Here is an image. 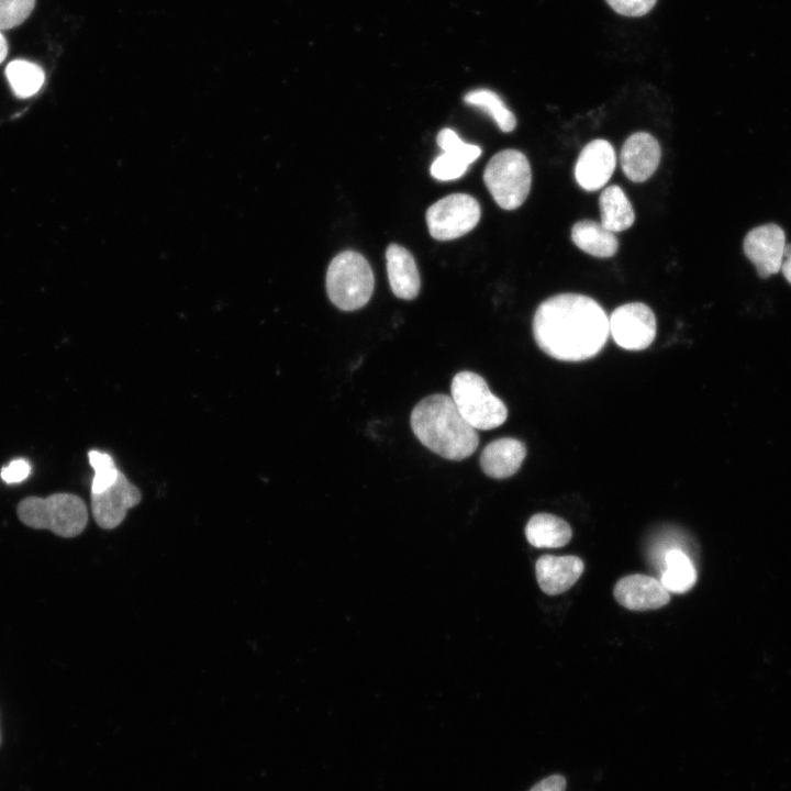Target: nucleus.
I'll list each match as a JSON object with an SVG mask.
<instances>
[{"instance_id": "9b49d317", "label": "nucleus", "mask_w": 791, "mask_h": 791, "mask_svg": "<svg viewBox=\"0 0 791 791\" xmlns=\"http://www.w3.org/2000/svg\"><path fill=\"white\" fill-rule=\"evenodd\" d=\"M616 166L612 144L602 138L588 143L579 154L575 166V178L587 191H597L610 180Z\"/></svg>"}, {"instance_id": "2f4dec72", "label": "nucleus", "mask_w": 791, "mask_h": 791, "mask_svg": "<svg viewBox=\"0 0 791 791\" xmlns=\"http://www.w3.org/2000/svg\"><path fill=\"white\" fill-rule=\"evenodd\" d=\"M783 256L787 258L791 256V244L784 245Z\"/></svg>"}, {"instance_id": "423d86ee", "label": "nucleus", "mask_w": 791, "mask_h": 791, "mask_svg": "<svg viewBox=\"0 0 791 791\" xmlns=\"http://www.w3.org/2000/svg\"><path fill=\"white\" fill-rule=\"evenodd\" d=\"M483 180L499 207L514 210L522 205L531 189L530 163L517 149L501 151L487 164Z\"/></svg>"}, {"instance_id": "f3484780", "label": "nucleus", "mask_w": 791, "mask_h": 791, "mask_svg": "<svg viewBox=\"0 0 791 791\" xmlns=\"http://www.w3.org/2000/svg\"><path fill=\"white\" fill-rule=\"evenodd\" d=\"M525 536L534 547L558 548L570 542L572 531L564 519L548 513H537L528 520Z\"/></svg>"}, {"instance_id": "f03ea898", "label": "nucleus", "mask_w": 791, "mask_h": 791, "mask_svg": "<svg viewBox=\"0 0 791 791\" xmlns=\"http://www.w3.org/2000/svg\"><path fill=\"white\" fill-rule=\"evenodd\" d=\"M411 427L430 450L450 460H463L479 444L477 430L459 413L450 396L437 393L421 400L412 410Z\"/></svg>"}, {"instance_id": "b1692460", "label": "nucleus", "mask_w": 791, "mask_h": 791, "mask_svg": "<svg viewBox=\"0 0 791 791\" xmlns=\"http://www.w3.org/2000/svg\"><path fill=\"white\" fill-rule=\"evenodd\" d=\"M437 144L444 153L458 157L467 164L474 163L481 154L479 146L463 142L450 129H443L438 132Z\"/></svg>"}, {"instance_id": "6e6552de", "label": "nucleus", "mask_w": 791, "mask_h": 791, "mask_svg": "<svg viewBox=\"0 0 791 791\" xmlns=\"http://www.w3.org/2000/svg\"><path fill=\"white\" fill-rule=\"evenodd\" d=\"M609 333L624 349H645L656 336L655 314L647 304L642 302L620 305L609 317Z\"/></svg>"}, {"instance_id": "7ed1b4c3", "label": "nucleus", "mask_w": 791, "mask_h": 791, "mask_svg": "<svg viewBox=\"0 0 791 791\" xmlns=\"http://www.w3.org/2000/svg\"><path fill=\"white\" fill-rule=\"evenodd\" d=\"M18 516L25 525L48 530L62 537H75L88 522L87 505L73 493L59 492L46 498L27 497L20 501Z\"/></svg>"}, {"instance_id": "dca6fc26", "label": "nucleus", "mask_w": 791, "mask_h": 791, "mask_svg": "<svg viewBox=\"0 0 791 791\" xmlns=\"http://www.w3.org/2000/svg\"><path fill=\"white\" fill-rule=\"evenodd\" d=\"M387 272L393 294L400 299H414L421 288L420 274L411 253L398 244L386 252Z\"/></svg>"}, {"instance_id": "1a4fd4ad", "label": "nucleus", "mask_w": 791, "mask_h": 791, "mask_svg": "<svg viewBox=\"0 0 791 791\" xmlns=\"http://www.w3.org/2000/svg\"><path fill=\"white\" fill-rule=\"evenodd\" d=\"M140 489L120 471L116 480L107 489L91 493V510L97 524L107 530L120 525L129 509L141 502Z\"/></svg>"}, {"instance_id": "20e7f679", "label": "nucleus", "mask_w": 791, "mask_h": 791, "mask_svg": "<svg viewBox=\"0 0 791 791\" xmlns=\"http://www.w3.org/2000/svg\"><path fill=\"white\" fill-rule=\"evenodd\" d=\"M375 278L367 259L359 253L345 250L336 255L326 272L330 300L343 311L363 308L370 299Z\"/></svg>"}, {"instance_id": "39448f33", "label": "nucleus", "mask_w": 791, "mask_h": 791, "mask_svg": "<svg viewBox=\"0 0 791 791\" xmlns=\"http://www.w3.org/2000/svg\"><path fill=\"white\" fill-rule=\"evenodd\" d=\"M452 399L461 416L476 430H492L508 417L505 404L494 396L486 380L472 371H460L453 378Z\"/></svg>"}, {"instance_id": "4468645a", "label": "nucleus", "mask_w": 791, "mask_h": 791, "mask_svg": "<svg viewBox=\"0 0 791 791\" xmlns=\"http://www.w3.org/2000/svg\"><path fill=\"white\" fill-rule=\"evenodd\" d=\"M584 569L577 556H541L535 562L536 580L548 595H557L570 589Z\"/></svg>"}, {"instance_id": "a878e982", "label": "nucleus", "mask_w": 791, "mask_h": 791, "mask_svg": "<svg viewBox=\"0 0 791 791\" xmlns=\"http://www.w3.org/2000/svg\"><path fill=\"white\" fill-rule=\"evenodd\" d=\"M469 164L465 160L443 153L437 156L431 165L432 176L441 181L455 180L460 178L468 169Z\"/></svg>"}, {"instance_id": "6ab92c4d", "label": "nucleus", "mask_w": 791, "mask_h": 791, "mask_svg": "<svg viewBox=\"0 0 791 791\" xmlns=\"http://www.w3.org/2000/svg\"><path fill=\"white\" fill-rule=\"evenodd\" d=\"M599 208L601 224L613 233L625 231L634 224V209L617 185L609 186L601 192Z\"/></svg>"}, {"instance_id": "c756f323", "label": "nucleus", "mask_w": 791, "mask_h": 791, "mask_svg": "<svg viewBox=\"0 0 791 791\" xmlns=\"http://www.w3.org/2000/svg\"><path fill=\"white\" fill-rule=\"evenodd\" d=\"M780 270L782 271L786 279L791 283V256L788 257L784 261H782Z\"/></svg>"}, {"instance_id": "bb28decb", "label": "nucleus", "mask_w": 791, "mask_h": 791, "mask_svg": "<svg viewBox=\"0 0 791 791\" xmlns=\"http://www.w3.org/2000/svg\"><path fill=\"white\" fill-rule=\"evenodd\" d=\"M619 14L625 16H642L647 14L657 0H605Z\"/></svg>"}, {"instance_id": "ddd939ff", "label": "nucleus", "mask_w": 791, "mask_h": 791, "mask_svg": "<svg viewBox=\"0 0 791 791\" xmlns=\"http://www.w3.org/2000/svg\"><path fill=\"white\" fill-rule=\"evenodd\" d=\"M660 157L658 141L647 132H636L624 142L620 161L623 172L630 180L643 182L656 171Z\"/></svg>"}, {"instance_id": "f257e3e1", "label": "nucleus", "mask_w": 791, "mask_h": 791, "mask_svg": "<svg viewBox=\"0 0 791 791\" xmlns=\"http://www.w3.org/2000/svg\"><path fill=\"white\" fill-rule=\"evenodd\" d=\"M538 347L562 361L594 357L609 337V317L592 298L560 293L543 301L533 319Z\"/></svg>"}, {"instance_id": "a211bd4d", "label": "nucleus", "mask_w": 791, "mask_h": 791, "mask_svg": "<svg viewBox=\"0 0 791 791\" xmlns=\"http://www.w3.org/2000/svg\"><path fill=\"white\" fill-rule=\"evenodd\" d=\"M571 239L578 248L599 258L612 257L619 248L615 233L593 220L575 223L571 227Z\"/></svg>"}, {"instance_id": "c85d7f7f", "label": "nucleus", "mask_w": 791, "mask_h": 791, "mask_svg": "<svg viewBox=\"0 0 791 791\" xmlns=\"http://www.w3.org/2000/svg\"><path fill=\"white\" fill-rule=\"evenodd\" d=\"M566 780L559 775L550 776L535 784L530 791H565Z\"/></svg>"}, {"instance_id": "f8f14e48", "label": "nucleus", "mask_w": 791, "mask_h": 791, "mask_svg": "<svg viewBox=\"0 0 791 791\" xmlns=\"http://www.w3.org/2000/svg\"><path fill=\"white\" fill-rule=\"evenodd\" d=\"M613 594L622 606L632 611L657 610L670 601L669 592L659 580L639 573L621 578Z\"/></svg>"}, {"instance_id": "9d476101", "label": "nucleus", "mask_w": 791, "mask_h": 791, "mask_svg": "<svg viewBox=\"0 0 791 791\" xmlns=\"http://www.w3.org/2000/svg\"><path fill=\"white\" fill-rule=\"evenodd\" d=\"M786 235L775 224H764L749 231L744 239V253L754 264L761 278L777 274L781 269Z\"/></svg>"}, {"instance_id": "412c9836", "label": "nucleus", "mask_w": 791, "mask_h": 791, "mask_svg": "<svg viewBox=\"0 0 791 791\" xmlns=\"http://www.w3.org/2000/svg\"><path fill=\"white\" fill-rule=\"evenodd\" d=\"M5 76L14 94L21 98L35 94L45 78L38 65L23 59L12 60L5 68Z\"/></svg>"}, {"instance_id": "4be33fe9", "label": "nucleus", "mask_w": 791, "mask_h": 791, "mask_svg": "<svg viewBox=\"0 0 791 791\" xmlns=\"http://www.w3.org/2000/svg\"><path fill=\"white\" fill-rule=\"evenodd\" d=\"M465 101L486 111L503 132H512L516 126L514 114L505 107L502 99L492 90L476 89L465 96Z\"/></svg>"}, {"instance_id": "393cba45", "label": "nucleus", "mask_w": 791, "mask_h": 791, "mask_svg": "<svg viewBox=\"0 0 791 791\" xmlns=\"http://www.w3.org/2000/svg\"><path fill=\"white\" fill-rule=\"evenodd\" d=\"M34 5L35 0H0V31L22 24Z\"/></svg>"}, {"instance_id": "cd10ccee", "label": "nucleus", "mask_w": 791, "mask_h": 791, "mask_svg": "<svg viewBox=\"0 0 791 791\" xmlns=\"http://www.w3.org/2000/svg\"><path fill=\"white\" fill-rule=\"evenodd\" d=\"M30 472V463L26 459L18 458L1 469L0 477L7 483H18L25 480Z\"/></svg>"}, {"instance_id": "7c9ffc66", "label": "nucleus", "mask_w": 791, "mask_h": 791, "mask_svg": "<svg viewBox=\"0 0 791 791\" xmlns=\"http://www.w3.org/2000/svg\"><path fill=\"white\" fill-rule=\"evenodd\" d=\"M8 55V42L0 31V64L5 59Z\"/></svg>"}, {"instance_id": "2eb2a0df", "label": "nucleus", "mask_w": 791, "mask_h": 791, "mask_svg": "<svg viewBox=\"0 0 791 791\" xmlns=\"http://www.w3.org/2000/svg\"><path fill=\"white\" fill-rule=\"evenodd\" d=\"M526 456L523 442L512 437H503L489 443L480 456L482 471L494 479L513 476Z\"/></svg>"}, {"instance_id": "aec40b11", "label": "nucleus", "mask_w": 791, "mask_h": 791, "mask_svg": "<svg viewBox=\"0 0 791 791\" xmlns=\"http://www.w3.org/2000/svg\"><path fill=\"white\" fill-rule=\"evenodd\" d=\"M665 566L660 582L668 592L682 594L695 584L694 565L681 549L669 550L665 556Z\"/></svg>"}, {"instance_id": "5701e85b", "label": "nucleus", "mask_w": 791, "mask_h": 791, "mask_svg": "<svg viewBox=\"0 0 791 791\" xmlns=\"http://www.w3.org/2000/svg\"><path fill=\"white\" fill-rule=\"evenodd\" d=\"M88 459L94 470L91 482V493L101 492L116 480L120 470L108 453L92 449L88 453Z\"/></svg>"}, {"instance_id": "0eeeda50", "label": "nucleus", "mask_w": 791, "mask_h": 791, "mask_svg": "<svg viewBox=\"0 0 791 791\" xmlns=\"http://www.w3.org/2000/svg\"><path fill=\"white\" fill-rule=\"evenodd\" d=\"M480 214V205L474 197L453 193L427 209L426 223L432 237L449 241L470 232L479 222Z\"/></svg>"}]
</instances>
